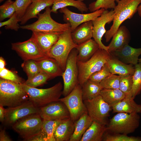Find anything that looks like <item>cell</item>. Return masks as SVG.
I'll return each mask as SVG.
<instances>
[{
  "instance_id": "f1b7e54d",
  "label": "cell",
  "mask_w": 141,
  "mask_h": 141,
  "mask_svg": "<svg viewBox=\"0 0 141 141\" xmlns=\"http://www.w3.org/2000/svg\"><path fill=\"white\" fill-rule=\"evenodd\" d=\"M81 86L83 101L91 99L100 95L103 89L100 83L93 81L89 79Z\"/></svg>"
},
{
  "instance_id": "60d3db41",
  "label": "cell",
  "mask_w": 141,
  "mask_h": 141,
  "mask_svg": "<svg viewBox=\"0 0 141 141\" xmlns=\"http://www.w3.org/2000/svg\"><path fill=\"white\" fill-rule=\"evenodd\" d=\"M0 77L1 78L20 84H23L25 81L16 73L5 67L0 69Z\"/></svg>"
},
{
  "instance_id": "6da1fadb",
  "label": "cell",
  "mask_w": 141,
  "mask_h": 141,
  "mask_svg": "<svg viewBox=\"0 0 141 141\" xmlns=\"http://www.w3.org/2000/svg\"><path fill=\"white\" fill-rule=\"evenodd\" d=\"M29 100L22 84L0 79V105L8 107L20 105Z\"/></svg>"
},
{
  "instance_id": "8fae6325",
  "label": "cell",
  "mask_w": 141,
  "mask_h": 141,
  "mask_svg": "<svg viewBox=\"0 0 141 141\" xmlns=\"http://www.w3.org/2000/svg\"><path fill=\"white\" fill-rule=\"evenodd\" d=\"M83 101L88 113L93 121L107 125L112 107L103 100L101 95Z\"/></svg>"
},
{
  "instance_id": "7a4b0ae2",
  "label": "cell",
  "mask_w": 141,
  "mask_h": 141,
  "mask_svg": "<svg viewBox=\"0 0 141 141\" xmlns=\"http://www.w3.org/2000/svg\"><path fill=\"white\" fill-rule=\"evenodd\" d=\"M22 85L28 96L29 100L39 108L59 101L62 95L63 87L60 82L50 87L45 89L31 87L24 84Z\"/></svg>"
},
{
  "instance_id": "7402d4cb",
  "label": "cell",
  "mask_w": 141,
  "mask_h": 141,
  "mask_svg": "<svg viewBox=\"0 0 141 141\" xmlns=\"http://www.w3.org/2000/svg\"><path fill=\"white\" fill-rule=\"evenodd\" d=\"M106 64L112 74L118 75L121 77L132 75L135 72L133 65L126 64L113 56Z\"/></svg>"
},
{
  "instance_id": "7c38bea8",
  "label": "cell",
  "mask_w": 141,
  "mask_h": 141,
  "mask_svg": "<svg viewBox=\"0 0 141 141\" xmlns=\"http://www.w3.org/2000/svg\"><path fill=\"white\" fill-rule=\"evenodd\" d=\"M11 49L15 51L24 60H37L49 57L44 53L39 48L35 40L32 37L22 42L12 43Z\"/></svg>"
},
{
  "instance_id": "9a60e30c",
  "label": "cell",
  "mask_w": 141,
  "mask_h": 141,
  "mask_svg": "<svg viewBox=\"0 0 141 141\" xmlns=\"http://www.w3.org/2000/svg\"><path fill=\"white\" fill-rule=\"evenodd\" d=\"M39 114L43 120H63L70 118L67 107L60 101L39 108Z\"/></svg>"
},
{
  "instance_id": "484cf974",
  "label": "cell",
  "mask_w": 141,
  "mask_h": 141,
  "mask_svg": "<svg viewBox=\"0 0 141 141\" xmlns=\"http://www.w3.org/2000/svg\"><path fill=\"white\" fill-rule=\"evenodd\" d=\"M74 122L70 118L63 120L54 133L55 141H69L74 130Z\"/></svg>"
},
{
  "instance_id": "8992f818",
  "label": "cell",
  "mask_w": 141,
  "mask_h": 141,
  "mask_svg": "<svg viewBox=\"0 0 141 141\" xmlns=\"http://www.w3.org/2000/svg\"><path fill=\"white\" fill-rule=\"evenodd\" d=\"M140 120L137 113H117L108 123L107 131L128 134L133 132L138 127Z\"/></svg>"
},
{
  "instance_id": "603a6c76",
  "label": "cell",
  "mask_w": 141,
  "mask_h": 141,
  "mask_svg": "<svg viewBox=\"0 0 141 141\" xmlns=\"http://www.w3.org/2000/svg\"><path fill=\"white\" fill-rule=\"evenodd\" d=\"M36 61L41 70L51 78L62 76L63 71L59 63L54 58L47 57Z\"/></svg>"
},
{
  "instance_id": "836d02e7",
  "label": "cell",
  "mask_w": 141,
  "mask_h": 141,
  "mask_svg": "<svg viewBox=\"0 0 141 141\" xmlns=\"http://www.w3.org/2000/svg\"><path fill=\"white\" fill-rule=\"evenodd\" d=\"M21 67L26 74L28 79L33 77L42 71L36 60H24L21 64Z\"/></svg>"
},
{
  "instance_id": "5bb4252c",
  "label": "cell",
  "mask_w": 141,
  "mask_h": 141,
  "mask_svg": "<svg viewBox=\"0 0 141 141\" xmlns=\"http://www.w3.org/2000/svg\"><path fill=\"white\" fill-rule=\"evenodd\" d=\"M115 13L113 10L109 11L105 10L99 16L92 21L93 39L98 44L100 49L108 51V46L105 45L102 42V38L107 31L105 26L107 23L109 24L113 21Z\"/></svg>"
},
{
  "instance_id": "52a82bcc",
  "label": "cell",
  "mask_w": 141,
  "mask_h": 141,
  "mask_svg": "<svg viewBox=\"0 0 141 141\" xmlns=\"http://www.w3.org/2000/svg\"><path fill=\"white\" fill-rule=\"evenodd\" d=\"M44 13L38 15V20L31 24L20 26L23 29L32 31L62 33L70 28L69 23L61 24L54 21L51 17V9L46 7Z\"/></svg>"
},
{
  "instance_id": "d4e9b609",
  "label": "cell",
  "mask_w": 141,
  "mask_h": 141,
  "mask_svg": "<svg viewBox=\"0 0 141 141\" xmlns=\"http://www.w3.org/2000/svg\"><path fill=\"white\" fill-rule=\"evenodd\" d=\"M107 131L106 125L93 121L80 141H101Z\"/></svg>"
},
{
  "instance_id": "b9f144b4",
  "label": "cell",
  "mask_w": 141,
  "mask_h": 141,
  "mask_svg": "<svg viewBox=\"0 0 141 141\" xmlns=\"http://www.w3.org/2000/svg\"><path fill=\"white\" fill-rule=\"evenodd\" d=\"M32 2V0H16L14 1L15 13L19 22Z\"/></svg>"
},
{
  "instance_id": "8d00e7d4",
  "label": "cell",
  "mask_w": 141,
  "mask_h": 141,
  "mask_svg": "<svg viewBox=\"0 0 141 141\" xmlns=\"http://www.w3.org/2000/svg\"><path fill=\"white\" fill-rule=\"evenodd\" d=\"M51 78L48 75L42 71L33 77L27 79L24 84L30 87H36L45 84Z\"/></svg>"
},
{
  "instance_id": "30bf717a",
  "label": "cell",
  "mask_w": 141,
  "mask_h": 141,
  "mask_svg": "<svg viewBox=\"0 0 141 141\" xmlns=\"http://www.w3.org/2000/svg\"><path fill=\"white\" fill-rule=\"evenodd\" d=\"M59 101L67 107L70 118L75 122L84 113L87 112L82 98L81 86L78 84L67 96L60 98Z\"/></svg>"
},
{
  "instance_id": "f546056e",
  "label": "cell",
  "mask_w": 141,
  "mask_h": 141,
  "mask_svg": "<svg viewBox=\"0 0 141 141\" xmlns=\"http://www.w3.org/2000/svg\"><path fill=\"white\" fill-rule=\"evenodd\" d=\"M100 95L103 100L111 107L121 101L125 97V94L119 89H103Z\"/></svg>"
},
{
  "instance_id": "7bdbcfd3",
  "label": "cell",
  "mask_w": 141,
  "mask_h": 141,
  "mask_svg": "<svg viewBox=\"0 0 141 141\" xmlns=\"http://www.w3.org/2000/svg\"><path fill=\"white\" fill-rule=\"evenodd\" d=\"M111 74L106 63L99 70L92 74L90 77L89 79L93 81L100 83Z\"/></svg>"
},
{
  "instance_id": "d6986e66",
  "label": "cell",
  "mask_w": 141,
  "mask_h": 141,
  "mask_svg": "<svg viewBox=\"0 0 141 141\" xmlns=\"http://www.w3.org/2000/svg\"><path fill=\"white\" fill-rule=\"evenodd\" d=\"M54 1V0H32V3L21 19L20 24H24L30 19L38 18L39 13L46 7L52 5Z\"/></svg>"
},
{
  "instance_id": "74e56055",
  "label": "cell",
  "mask_w": 141,
  "mask_h": 141,
  "mask_svg": "<svg viewBox=\"0 0 141 141\" xmlns=\"http://www.w3.org/2000/svg\"><path fill=\"white\" fill-rule=\"evenodd\" d=\"M14 2L11 0H7L0 6V22L7 18H10L15 12Z\"/></svg>"
},
{
  "instance_id": "ffe728a7",
  "label": "cell",
  "mask_w": 141,
  "mask_h": 141,
  "mask_svg": "<svg viewBox=\"0 0 141 141\" xmlns=\"http://www.w3.org/2000/svg\"><path fill=\"white\" fill-rule=\"evenodd\" d=\"M130 39V34L128 28L125 26H120L108 46V51L111 53L121 49L128 44Z\"/></svg>"
},
{
  "instance_id": "1f68e13d",
  "label": "cell",
  "mask_w": 141,
  "mask_h": 141,
  "mask_svg": "<svg viewBox=\"0 0 141 141\" xmlns=\"http://www.w3.org/2000/svg\"><path fill=\"white\" fill-rule=\"evenodd\" d=\"M134 67L135 72L132 75V96L134 99L140 93L141 91V63L139 62Z\"/></svg>"
},
{
  "instance_id": "277c9868",
  "label": "cell",
  "mask_w": 141,
  "mask_h": 141,
  "mask_svg": "<svg viewBox=\"0 0 141 141\" xmlns=\"http://www.w3.org/2000/svg\"><path fill=\"white\" fill-rule=\"evenodd\" d=\"M112 56L109 51L99 49L86 61H77L79 84L82 85L92 74L99 70Z\"/></svg>"
},
{
  "instance_id": "83f0119b",
  "label": "cell",
  "mask_w": 141,
  "mask_h": 141,
  "mask_svg": "<svg viewBox=\"0 0 141 141\" xmlns=\"http://www.w3.org/2000/svg\"><path fill=\"white\" fill-rule=\"evenodd\" d=\"M93 121L87 112L83 114L74 122V130L69 141H80Z\"/></svg>"
},
{
  "instance_id": "ac0fdd59",
  "label": "cell",
  "mask_w": 141,
  "mask_h": 141,
  "mask_svg": "<svg viewBox=\"0 0 141 141\" xmlns=\"http://www.w3.org/2000/svg\"><path fill=\"white\" fill-rule=\"evenodd\" d=\"M110 53L113 57L126 64L135 65L138 63V57L141 55V48H134L128 44Z\"/></svg>"
},
{
  "instance_id": "4316f807",
  "label": "cell",
  "mask_w": 141,
  "mask_h": 141,
  "mask_svg": "<svg viewBox=\"0 0 141 141\" xmlns=\"http://www.w3.org/2000/svg\"><path fill=\"white\" fill-rule=\"evenodd\" d=\"M132 96H125L122 101L112 106L113 113H141V104L137 103Z\"/></svg>"
},
{
  "instance_id": "7dc6e473",
  "label": "cell",
  "mask_w": 141,
  "mask_h": 141,
  "mask_svg": "<svg viewBox=\"0 0 141 141\" xmlns=\"http://www.w3.org/2000/svg\"><path fill=\"white\" fill-rule=\"evenodd\" d=\"M6 109L4 108L2 105H0V121L4 122L6 115Z\"/></svg>"
},
{
  "instance_id": "d6a6232c",
  "label": "cell",
  "mask_w": 141,
  "mask_h": 141,
  "mask_svg": "<svg viewBox=\"0 0 141 141\" xmlns=\"http://www.w3.org/2000/svg\"><path fill=\"white\" fill-rule=\"evenodd\" d=\"M63 120H43L42 128L46 134L48 141H55V132L58 126Z\"/></svg>"
},
{
  "instance_id": "e575fe53",
  "label": "cell",
  "mask_w": 141,
  "mask_h": 141,
  "mask_svg": "<svg viewBox=\"0 0 141 141\" xmlns=\"http://www.w3.org/2000/svg\"><path fill=\"white\" fill-rule=\"evenodd\" d=\"M120 0H96L89 5V10L93 12L101 9L105 10L113 9L116 6L115 2L117 3Z\"/></svg>"
},
{
  "instance_id": "d590c367",
  "label": "cell",
  "mask_w": 141,
  "mask_h": 141,
  "mask_svg": "<svg viewBox=\"0 0 141 141\" xmlns=\"http://www.w3.org/2000/svg\"><path fill=\"white\" fill-rule=\"evenodd\" d=\"M105 133L103 138L104 141H141V137L129 136L127 134L114 133Z\"/></svg>"
},
{
  "instance_id": "f6af8a7d",
  "label": "cell",
  "mask_w": 141,
  "mask_h": 141,
  "mask_svg": "<svg viewBox=\"0 0 141 141\" xmlns=\"http://www.w3.org/2000/svg\"><path fill=\"white\" fill-rule=\"evenodd\" d=\"M28 141H48L46 134L42 128L38 133L27 139Z\"/></svg>"
},
{
  "instance_id": "f907efd6",
  "label": "cell",
  "mask_w": 141,
  "mask_h": 141,
  "mask_svg": "<svg viewBox=\"0 0 141 141\" xmlns=\"http://www.w3.org/2000/svg\"><path fill=\"white\" fill-rule=\"evenodd\" d=\"M138 62L141 63V58H139L138 60Z\"/></svg>"
},
{
  "instance_id": "4dcf8cb0",
  "label": "cell",
  "mask_w": 141,
  "mask_h": 141,
  "mask_svg": "<svg viewBox=\"0 0 141 141\" xmlns=\"http://www.w3.org/2000/svg\"><path fill=\"white\" fill-rule=\"evenodd\" d=\"M68 6L74 7L82 13L87 12L89 10L85 3L78 0H54L51 11L57 13L58 9Z\"/></svg>"
},
{
  "instance_id": "2e32d148",
  "label": "cell",
  "mask_w": 141,
  "mask_h": 141,
  "mask_svg": "<svg viewBox=\"0 0 141 141\" xmlns=\"http://www.w3.org/2000/svg\"><path fill=\"white\" fill-rule=\"evenodd\" d=\"M105 10L104 9H101L90 13L78 14L73 12L65 7L60 9L59 11L63 14L64 20L70 24L72 32L82 24L93 21L100 16Z\"/></svg>"
},
{
  "instance_id": "bcb514c9",
  "label": "cell",
  "mask_w": 141,
  "mask_h": 141,
  "mask_svg": "<svg viewBox=\"0 0 141 141\" xmlns=\"http://www.w3.org/2000/svg\"><path fill=\"white\" fill-rule=\"evenodd\" d=\"M12 140L6 132L5 130H2L0 132V141H11Z\"/></svg>"
},
{
  "instance_id": "816d5d0a",
  "label": "cell",
  "mask_w": 141,
  "mask_h": 141,
  "mask_svg": "<svg viewBox=\"0 0 141 141\" xmlns=\"http://www.w3.org/2000/svg\"><path fill=\"white\" fill-rule=\"evenodd\" d=\"M4 0H0V2L1 3Z\"/></svg>"
},
{
  "instance_id": "e0dca14e",
  "label": "cell",
  "mask_w": 141,
  "mask_h": 141,
  "mask_svg": "<svg viewBox=\"0 0 141 141\" xmlns=\"http://www.w3.org/2000/svg\"><path fill=\"white\" fill-rule=\"evenodd\" d=\"M32 32L31 37L35 40L42 51L48 56L49 50L57 41L60 34L62 33L35 31Z\"/></svg>"
},
{
  "instance_id": "5b68a950",
  "label": "cell",
  "mask_w": 141,
  "mask_h": 141,
  "mask_svg": "<svg viewBox=\"0 0 141 141\" xmlns=\"http://www.w3.org/2000/svg\"><path fill=\"white\" fill-rule=\"evenodd\" d=\"M70 28L61 33L57 42L51 47L48 56L55 60L64 71L67 59L72 50L75 48L77 44L73 41Z\"/></svg>"
},
{
  "instance_id": "ee69618b",
  "label": "cell",
  "mask_w": 141,
  "mask_h": 141,
  "mask_svg": "<svg viewBox=\"0 0 141 141\" xmlns=\"http://www.w3.org/2000/svg\"><path fill=\"white\" fill-rule=\"evenodd\" d=\"M19 22L15 12L8 20L0 22V27L5 26L6 29H10L17 31L20 28L18 22Z\"/></svg>"
},
{
  "instance_id": "4fadbf2b",
  "label": "cell",
  "mask_w": 141,
  "mask_h": 141,
  "mask_svg": "<svg viewBox=\"0 0 141 141\" xmlns=\"http://www.w3.org/2000/svg\"><path fill=\"white\" fill-rule=\"evenodd\" d=\"M39 108L29 100L19 105L6 109L3 123L7 126H12L19 120L31 115L39 114Z\"/></svg>"
},
{
  "instance_id": "681fc988",
  "label": "cell",
  "mask_w": 141,
  "mask_h": 141,
  "mask_svg": "<svg viewBox=\"0 0 141 141\" xmlns=\"http://www.w3.org/2000/svg\"><path fill=\"white\" fill-rule=\"evenodd\" d=\"M137 11L139 16L141 17V3L138 7Z\"/></svg>"
},
{
  "instance_id": "ba28073f",
  "label": "cell",
  "mask_w": 141,
  "mask_h": 141,
  "mask_svg": "<svg viewBox=\"0 0 141 141\" xmlns=\"http://www.w3.org/2000/svg\"><path fill=\"white\" fill-rule=\"evenodd\" d=\"M78 53L75 48L71 51L67 60L65 69L62 76L63 82L62 95L64 97L69 94L75 87L79 84L77 64Z\"/></svg>"
},
{
  "instance_id": "3957f363",
  "label": "cell",
  "mask_w": 141,
  "mask_h": 141,
  "mask_svg": "<svg viewBox=\"0 0 141 141\" xmlns=\"http://www.w3.org/2000/svg\"><path fill=\"white\" fill-rule=\"evenodd\" d=\"M141 0H120L113 9L115 13L113 24L105 34L106 42H109L125 20L131 19L137 11Z\"/></svg>"
},
{
  "instance_id": "9c48e42d",
  "label": "cell",
  "mask_w": 141,
  "mask_h": 141,
  "mask_svg": "<svg viewBox=\"0 0 141 141\" xmlns=\"http://www.w3.org/2000/svg\"><path fill=\"white\" fill-rule=\"evenodd\" d=\"M43 120L39 114H33L19 120L11 127L26 141L41 130Z\"/></svg>"
},
{
  "instance_id": "f35d334b",
  "label": "cell",
  "mask_w": 141,
  "mask_h": 141,
  "mask_svg": "<svg viewBox=\"0 0 141 141\" xmlns=\"http://www.w3.org/2000/svg\"><path fill=\"white\" fill-rule=\"evenodd\" d=\"M133 85L132 75H128L120 77L119 89L125 96H132Z\"/></svg>"
},
{
  "instance_id": "44dd1931",
  "label": "cell",
  "mask_w": 141,
  "mask_h": 141,
  "mask_svg": "<svg viewBox=\"0 0 141 141\" xmlns=\"http://www.w3.org/2000/svg\"><path fill=\"white\" fill-rule=\"evenodd\" d=\"M92 21L85 22L78 27L71 33L74 42L77 44L84 43L93 38Z\"/></svg>"
},
{
  "instance_id": "f5cc1de1",
  "label": "cell",
  "mask_w": 141,
  "mask_h": 141,
  "mask_svg": "<svg viewBox=\"0 0 141 141\" xmlns=\"http://www.w3.org/2000/svg\"><path fill=\"white\" fill-rule=\"evenodd\" d=\"M79 1H81V2H83V1H84L85 0H78Z\"/></svg>"
},
{
  "instance_id": "c3c4849f",
  "label": "cell",
  "mask_w": 141,
  "mask_h": 141,
  "mask_svg": "<svg viewBox=\"0 0 141 141\" xmlns=\"http://www.w3.org/2000/svg\"><path fill=\"white\" fill-rule=\"evenodd\" d=\"M6 64V62L4 60L2 57H0V69L5 67Z\"/></svg>"
},
{
  "instance_id": "cb8c5ba5",
  "label": "cell",
  "mask_w": 141,
  "mask_h": 141,
  "mask_svg": "<svg viewBox=\"0 0 141 141\" xmlns=\"http://www.w3.org/2000/svg\"><path fill=\"white\" fill-rule=\"evenodd\" d=\"M75 48L78 51L77 61L84 62L90 59L99 49L98 44L92 39L77 44Z\"/></svg>"
},
{
  "instance_id": "ab89813d",
  "label": "cell",
  "mask_w": 141,
  "mask_h": 141,
  "mask_svg": "<svg viewBox=\"0 0 141 141\" xmlns=\"http://www.w3.org/2000/svg\"><path fill=\"white\" fill-rule=\"evenodd\" d=\"M120 76L111 74L102 80L100 84L103 89H119Z\"/></svg>"
}]
</instances>
